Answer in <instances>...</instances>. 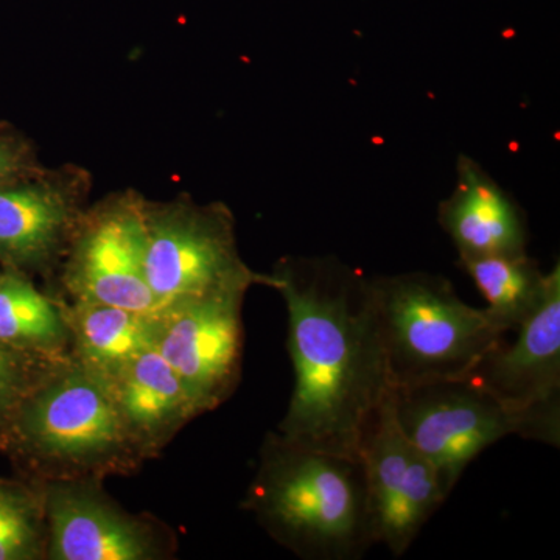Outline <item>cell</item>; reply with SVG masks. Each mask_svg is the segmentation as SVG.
I'll return each instance as SVG.
<instances>
[{"mask_svg":"<svg viewBox=\"0 0 560 560\" xmlns=\"http://www.w3.org/2000/svg\"><path fill=\"white\" fill-rule=\"evenodd\" d=\"M267 283L289 311L294 389L282 436L360 458L372 419L393 389L371 278L338 257L315 256L283 260Z\"/></svg>","mask_w":560,"mask_h":560,"instance_id":"cell-1","label":"cell"},{"mask_svg":"<svg viewBox=\"0 0 560 560\" xmlns=\"http://www.w3.org/2000/svg\"><path fill=\"white\" fill-rule=\"evenodd\" d=\"M268 528L308 560H355L371 547L360 458L313 451L280 436L250 493Z\"/></svg>","mask_w":560,"mask_h":560,"instance_id":"cell-2","label":"cell"},{"mask_svg":"<svg viewBox=\"0 0 560 560\" xmlns=\"http://www.w3.org/2000/svg\"><path fill=\"white\" fill-rule=\"evenodd\" d=\"M371 293L393 389L469 378L503 341L485 308L460 300L444 276H375Z\"/></svg>","mask_w":560,"mask_h":560,"instance_id":"cell-3","label":"cell"},{"mask_svg":"<svg viewBox=\"0 0 560 560\" xmlns=\"http://www.w3.org/2000/svg\"><path fill=\"white\" fill-rule=\"evenodd\" d=\"M393 399L401 431L436 467L447 497L471 460L504 438L560 445L539 422L504 407L471 377L393 389Z\"/></svg>","mask_w":560,"mask_h":560,"instance_id":"cell-4","label":"cell"},{"mask_svg":"<svg viewBox=\"0 0 560 560\" xmlns=\"http://www.w3.org/2000/svg\"><path fill=\"white\" fill-rule=\"evenodd\" d=\"M145 278L161 312L220 291L267 283L249 270L235 246L228 210L189 206L145 212Z\"/></svg>","mask_w":560,"mask_h":560,"instance_id":"cell-5","label":"cell"},{"mask_svg":"<svg viewBox=\"0 0 560 560\" xmlns=\"http://www.w3.org/2000/svg\"><path fill=\"white\" fill-rule=\"evenodd\" d=\"M360 458L372 544L386 545L399 558L447 500V493L436 467L401 431L393 389L372 419Z\"/></svg>","mask_w":560,"mask_h":560,"instance_id":"cell-6","label":"cell"},{"mask_svg":"<svg viewBox=\"0 0 560 560\" xmlns=\"http://www.w3.org/2000/svg\"><path fill=\"white\" fill-rule=\"evenodd\" d=\"M127 436L109 383L81 364L32 389L7 445L44 459L90 460L116 451Z\"/></svg>","mask_w":560,"mask_h":560,"instance_id":"cell-7","label":"cell"},{"mask_svg":"<svg viewBox=\"0 0 560 560\" xmlns=\"http://www.w3.org/2000/svg\"><path fill=\"white\" fill-rule=\"evenodd\" d=\"M245 293L220 291L160 313L154 348L178 374L197 411L219 405L237 382Z\"/></svg>","mask_w":560,"mask_h":560,"instance_id":"cell-8","label":"cell"},{"mask_svg":"<svg viewBox=\"0 0 560 560\" xmlns=\"http://www.w3.org/2000/svg\"><path fill=\"white\" fill-rule=\"evenodd\" d=\"M517 330V340L501 341L470 377L504 407L536 420L560 442L559 261L550 270L539 308Z\"/></svg>","mask_w":560,"mask_h":560,"instance_id":"cell-9","label":"cell"},{"mask_svg":"<svg viewBox=\"0 0 560 560\" xmlns=\"http://www.w3.org/2000/svg\"><path fill=\"white\" fill-rule=\"evenodd\" d=\"M145 212L131 202L101 213L81 235L69 282L80 301L160 315L145 278Z\"/></svg>","mask_w":560,"mask_h":560,"instance_id":"cell-10","label":"cell"},{"mask_svg":"<svg viewBox=\"0 0 560 560\" xmlns=\"http://www.w3.org/2000/svg\"><path fill=\"white\" fill-rule=\"evenodd\" d=\"M438 221L459 259L528 254L525 210L474 158L456 161L455 186L440 202Z\"/></svg>","mask_w":560,"mask_h":560,"instance_id":"cell-11","label":"cell"},{"mask_svg":"<svg viewBox=\"0 0 560 560\" xmlns=\"http://www.w3.org/2000/svg\"><path fill=\"white\" fill-rule=\"evenodd\" d=\"M55 560H145L154 558L149 533L94 493L54 488L44 501Z\"/></svg>","mask_w":560,"mask_h":560,"instance_id":"cell-12","label":"cell"},{"mask_svg":"<svg viewBox=\"0 0 560 560\" xmlns=\"http://www.w3.org/2000/svg\"><path fill=\"white\" fill-rule=\"evenodd\" d=\"M72 201L49 180L0 186V264L13 270L44 264L72 223Z\"/></svg>","mask_w":560,"mask_h":560,"instance_id":"cell-13","label":"cell"},{"mask_svg":"<svg viewBox=\"0 0 560 560\" xmlns=\"http://www.w3.org/2000/svg\"><path fill=\"white\" fill-rule=\"evenodd\" d=\"M128 434L156 440L197 411L171 364L150 348L108 381Z\"/></svg>","mask_w":560,"mask_h":560,"instance_id":"cell-14","label":"cell"},{"mask_svg":"<svg viewBox=\"0 0 560 560\" xmlns=\"http://www.w3.org/2000/svg\"><path fill=\"white\" fill-rule=\"evenodd\" d=\"M160 315L80 301L72 315L81 361L106 382L143 350L154 348Z\"/></svg>","mask_w":560,"mask_h":560,"instance_id":"cell-15","label":"cell"},{"mask_svg":"<svg viewBox=\"0 0 560 560\" xmlns=\"http://www.w3.org/2000/svg\"><path fill=\"white\" fill-rule=\"evenodd\" d=\"M458 264L488 301L485 311L503 335L518 329L539 308L550 282V271H541L529 254L459 259Z\"/></svg>","mask_w":560,"mask_h":560,"instance_id":"cell-16","label":"cell"},{"mask_svg":"<svg viewBox=\"0 0 560 560\" xmlns=\"http://www.w3.org/2000/svg\"><path fill=\"white\" fill-rule=\"evenodd\" d=\"M57 308L20 270L0 275V341L27 352H46L65 340Z\"/></svg>","mask_w":560,"mask_h":560,"instance_id":"cell-17","label":"cell"},{"mask_svg":"<svg viewBox=\"0 0 560 560\" xmlns=\"http://www.w3.org/2000/svg\"><path fill=\"white\" fill-rule=\"evenodd\" d=\"M43 510L35 495L18 482L0 480V560L39 556Z\"/></svg>","mask_w":560,"mask_h":560,"instance_id":"cell-18","label":"cell"},{"mask_svg":"<svg viewBox=\"0 0 560 560\" xmlns=\"http://www.w3.org/2000/svg\"><path fill=\"white\" fill-rule=\"evenodd\" d=\"M36 355L0 341V445L9 444L14 416L40 381Z\"/></svg>","mask_w":560,"mask_h":560,"instance_id":"cell-19","label":"cell"},{"mask_svg":"<svg viewBox=\"0 0 560 560\" xmlns=\"http://www.w3.org/2000/svg\"><path fill=\"white\" fill-rule=\"evenodd\" d=\"M33 168L27 142L13 131L0 130V186L28 179Z\"/></svg>","mask_w":560,"mask_h":560,"instance_id":"cell-20","label":"cell"},{"mask_svg":"<svg viewBox=\"0 0 560 560\" xmlns=\"http://www.w3.org/2000/svg\"><path fill=\"white\" fill-rule=\"evenodd\" d=\"M0 275H2V271H0Z\"/></svg>","mask_w":560,"mask_h":560,"instance_id":"cell-21","label":"cell"}]
</instances>
